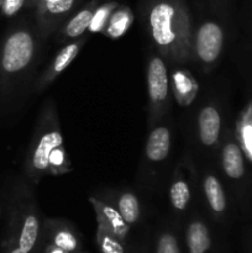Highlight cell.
Instances as JSON below:
<instances>
[{
  "label": "cell",
  "instance_id": "6da1fadb",
  "mask_svg": "<svg viewBox=\"0 0 252 253\" xmlns=\"http://www.w3.org/2000/svg\"><path fill=\"white\" fill-rule=\"evenodd\" d=\"M71 160L64 147L58 111L52 99L47 100L40 113L31 142L25 157V174L34 184L42 178L72 172Z\"/></svg>",
  "mask_w": 252,
  "mask_h": 253
},
{
  "label": "cell",
  "instance_id": "7a4b0ae2",
  "mask_svg": "<svg viewBox=\"0 0 252 253\" xmlns=\"http://www.w3.org/2000/svg\"><path fill=\"white\" fill-rule=\"evenodd\" d=\"M147 29L163 57L179 64L193 58L192 22L184 0H150Z\"/></svg>",
  "mask_w": 252,
  "mask_h": 253
},
{
  "label": "cell",
  "instance_id": "3957f363",
  "mask_svg": "<svg viewBox=\"0 0 252 253\" xmlns=\"http://www.w3.org/2000/svg\"><path fill=\"white\" fill-rule=\"evenodd\" d=\"M37 29L17 24L9 29L0 42V101L14 98L34 68L39 52Z\"/></svg>",
  "mask_w": 252,
  "mask_h": 253
},
{
  "label": "cell",
  "instance_id": "277c9868",
  "mask_svg": "<svg viewBox=\"0 0 252 253\" xmlns=\"http://www.w3.org/2000/svg\"><path fill=\"white\" fill-rule=\"evenodd\" d=\"M148 103H150V124L158 123L169 106V76L166 62L160 56L148 59L147 72Z\"/></svg>",
  "mask_w": 252,
  "mask_h": 253
},
{
  "label": "cell",
  "instance_id": "5b68a950",
  "mask_svg": "<svg viewBox=\"0 0 252 253\" xmlns=\"http://www.w3.org/2000/svg\"><path fill=\"white\" fill-rule=\"evenodd\" d=\"M14 212L20 221L19 247L25 252H30L36 244L40 232V219L35 207L32 193L20 185L12 193Z\"/></svg>",
  "mask_w": 252,
  "mask_h": 253
},
{
  "label": "cell",
  "instance_id": "8992f818",
  "mask_svg": "<svg viewBox=\"0 0 252 253\" xmlns=\"http://www.w3.org/2000/svg\"><path fill=\"white\" fill-rule=\"evenodd\" d=\"M81 0H34L37 31L48 37L72 16Z\"/></svg>",
  "mask_w": 252,
  "mask_h": 253
},
{
  "label": "cell",
  "instance_id": "52a82bcc",
  "mask_svg": "<svg viewBox=\"0 0 252 253\" xmlns=\"http://www.w3.org/2000/svg\"><path fill=\"white\" fill-rule=\"evenodd\" d=\"M224 30L214 20H207L193 35V57L203 66H212L224 47Z\"/></svg>",
  "mask_w": 252,
  "mask_h": 253
},
{
  "label": "cell",
  "instance_id": "ba28073f",
  "mask_svg": "<svg viewBox=\"0 0 252 253\" xmlns=\"http://www.w3.org/2000/svg\"><path fill=\"white\" fill-rule=\"evenodd\" d=\"M88 41V37L86 36H81L76 40H72V41L67 42L61 49H59L58 53L56 54V57L53 58V61L47 66V68L40 74L39 79H37V83L35 89L36 91H42L46 88H48L69 66H71L72 62L78 57L79 52L83 48L84 44Z\"/></svg>",
  "mask_w": 252,
  "mask_h": 253
},
{
  "label": "cell",
  "instance_id": "9c48e42d",
  "mask_svg": "<svg viewBox=\"0 0 252 253\" xmlns=\"http://www.w3.org/2000/svg\"><path fill=\"white\" fill-rule=\"evenodd\" d=\"M103 1H105V0H90L82 9L72 14V16L62 25L61 31H59L61 41L69 42L72 40L83 36L84 32L88 31L89 24H90L91 17H93L96 7Z\"/></svg>",
  "mask_w": 252,
  "mask_h": 253
},
{
  "label": "cell",
  "instance_id": "30bf717a",
  "mask_svg": "<svg viewBox=\"0 0 252 253\" xmlns=\"http://www.w3.org/2000/svg\"><path fill=\"white\" fill-rule=\"evenodd\" d=\"M221 132V115L214 105H205L198 115V135L200 142L211 147L219 142Z\"/></svg>",
  "mask_w": 252,
  "mask_h": 253
},
{
  "label": "cell",
  "instance_id": "8fae6325",
  "mask_svg": "<svg viewBox=\"0 0 252 253\" xmlns=\"http://www.w3.org/2000/svg\"><path fill=\"white\" fill-rule=\"evenodd\" d=\"M170 145H172V135L169 128L166 126L153 127L146 141V157L152 162H161L169 155Z\"/></svg>",
  "mask_w": 252,
  "mask_h": 253
},
{
  "label": "cell",
  "instance_id": "7c38bea8",
  "mask_svg": "<svg viewBox=\"0 0 252 253\" xmlns=\"http://www.w3.org/2000/svg\"><path fill=\"white\" fill-rule=\"evenodd\" d=\"M172 88L178 104L182 106L190 105L198 93L197 81L184 69H178L173 73Z\"/></svg>",
  "mask_w": 252,
  "mask_h": 253
},
{
  "label": "cell",
  "instance_id": "4fadbf2b",
  "mask_svg": "<svg viewBox=\"0 0 252 253\" xmlns=\"http://www.w3.org/2000/svg\"><path fill=\"white\" fill-rule=\"evenodd\" d=\"M89 202L91 203V205L95 209L96 215H98V219L101 224L105 227H108L109 230H111L113 232L119 235H124L126 232V222L123 219V216L120 215V212L118 211V209L113 208L111 205L106 204V203L101 202L100 199H98L96 197H90L89 198Z\"/></svg>",
  "mask_w": 252,
  "mask_h": 253
},
{
  "label": "cell",
  "instance_id": "5bb4252c",
  "mask_svg": "<svg viewBox=\"0 0 252 253\" xmlns=\"http://www.w3.org/2000/svg\"><path fill=\"white\" fill-rule=\"evenodd\" d=\"M222 169L231 179H240L245 173L244 155L236 142H227L221 151Z\"/></svg>",
  "mask_w": 252,
  "mask_h": 253
},
{
  "label": "cell",
  "instance_id": "9a60e30c",
  "mask_svg": "<svg viewBox=\"0 0 252 253\" xmlns=\"http://www.w3.org/2000/svg\"><path fill=\"white\" fill-rule=\"evenodd\" d=\"M133 22V12L126 5H120L113 11L103 34L109 39H120L128 31Z\"/></svg>",
  "mask_w": 252,
  "mask_h": 253
},
{
  "label": "cell",
  "instance_id": "2e32d148",
  "mask_svg": "<svg viewBox=\"0 0 252 253\" xmlns=\"http://www.w3.org/2000/svg\"><path fill=\"white\" fill-rule=\"evenodd\" d=\"M203 190L211 210L216 214H221L226 209V194L221 183L214 174H207L203 179Z\"/></svg>",
  "mask_w": 252,
  "mask_h": 253
},
{
  "label": "cell",
  "instance_id": "e0dca14e",
  "mask_svg": "<svg viewBox=\"0 0 252 253\" xmlns=\"http://www.w3.org/2000/svg\"><path fill=\"white\" fill-rule=\"evenodd\" d=\"M116 209L126 224H135L141 215L140 202L132 192L124 190L116 198Z\"/></svg>",
  "mask_w": 252,
  "mask_h": 253
},
{
  "label": "cell",
  "instance_id": "ac0fdd59",
  "mask_svg": "<svg viewBox=\"0 0 252 253\" xmlns=\"http://www.w3.org/2000/svg\"><path fill=\"white\" fill-rule=\"evenodd\" d=\"M190 188L188 184L184 175L180 173V168L177 170V174L174 173V178L172 180L169 189V199L173 208L179 211L184 210L188 207L190 200Z\"/></svg>",
  "mask_w": 252,
  "mask_h": 253
},
{
  "label": "cell",
  "instance_id": "d6986e66",
  "mask_svg": "<svg viewBox=\"0 0 252 253\" xmlns=\"http://www.w3.org/2000/svg\"><path fill=\"white\" fill-rule=\"evenodd\" d=\"M187 242L190 253H205L209 249V232L202 221H194L189 225L187 231Z\"/></svg>",
  "mask_w": 252,
  "mask_h": 253
},
{
  "label": "cell",
  "instance_id": "ffe728a7",
  "mask_svg": "<svg viewBox=\"0 0 252 253\" xmlns=\"http://www.w3.org/2000/svg\"><path fill=\"white\" fill-rule=\"evenodd\" d=\"M119 6V2L111 1V0H105L101 2L98 7H96L95 12H94L91 21L89 24L88 32L90 34H103L104 29H105L106 24L109 21V17L111 16L114 10Z\"/></svg>",
  "mask_w": 252,
  "mask_h": 253
},
{
  "label": "cell",
  "instance_id": "44dd1931",
  "mask_svg": "<svg viewBox=\"0 0 252 253\" xmlns=\"http://www.w3.org/2000/svg\"><path fill=\"white\" fill-rule=\"evenodd\" d=\"M54 245L64 251H74L77 249V239L69 230H58L53 237Z\"/></svg>",
  "mask_w": 252,
  "mask_h": 253
},
{
  "label": "cell",
  "instance_id": "7402d4cb",
  "mask_svg": "<svg viewBox=\"0 0 252 253\" xmlns=\"http://www.w3.org/2000/svg\"><path fill=\"white\" fill-rule=\"evenodd\" d=\"M29 2L30 0H2L1 5H0V11L5 17H14Z\"/></svg>",
  "mask_w": 252,
  "mask_h": 253
},
{
  "label": "cell",
  "instance_id": "603a6c76",
  "mask_svg": "<svg viewBox=\"0 0 252 253\" xmlns=\"http://www.w3.org/2000/svg\"><path fill=\"white\" fill-rule=\"evenodd\" d=\"M157 253H180L175 237L169 234L163 235L158 241Z\"/></svg>",
  "mask_w": 252,
  "mask_h": 253
},
{
  "label": "cell",
  "instance_id": "cb8c5ba5",
  "mask_svg": "<svg viewBox=\"0 0 252 253\" xmlns=\"http://www.w3.org/2000/svg\"><path fill=\"white\" fill-rule=\"evenodd\" d=\"M244 141L246 146L249 147L250 152L252 153V125L249 124L244 127Z\"/></svg>",
  "mask_w": 252,
  "mask_h": 253
},
{
  "label": "cell",
  "instance_id": "d4e9b609",
  "mask_svg": "<svg viewBox=\"0 0 252 253\" xmlns=\"http://www.w3.org/2000/svg\"><path fill=\"white\" fill-rule=\"evenodd\" d=\"M51 253H67V251H64V250L59 249V247H57V246H56V249L52 250Z\"/></svg>",
  "mask_w": 252,
  "mask_h": 253
},
{
  "label": "cell",
  "instance_id": "484cf974",
  "mask_svg": "<svg viewBox=\"0 0 252 253\" xmlns=\"http://www.w3.org/2000/svg\"><path fill=\"white\" fill-rule=\"evenodd\" d=\"M11 253H29V252H25V251H22V250L20 249V247H17V249L12 250Z\"/></svg>",
  "mask_w": 252,
  "mask_h": 253
},
{
  "label": "cell",
  "instance_id": "4316f807",
  "mask_svg": "<svg viewBox=\"0 0 252 253\" xmlns=\"http://www.w3.org/2000/svg\"><path fill=\"white\" fill-rule=\"evenodd\" d=\"M1 2H2V0H0V5H1Z\"/></svg>",
  "mask_w": 252,
  "mask_h": 253
}]
</instances>
